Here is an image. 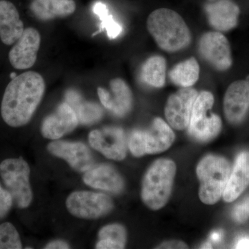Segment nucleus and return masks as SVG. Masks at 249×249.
I'll return each mask as SVG.
<instances>
[{
  "instance_id": "nucleus-30",
  "label": "nucleus",
  "mask_w": 249,
  "mask_h": 249,
  "mask_svg": "<svg viewBox=\"0 0 249 249\" xmlns=\"http://www.w3.org/2000/svg\"><path fill=\"white\" fill-rule=\"evenodd\" d=\"M188 246L181 241H169L162 243L157 249H187Z\"/></svg>"
},
{
  "instance_id": "nucleus-31",
  "label": "nucleus",
  "mask_w": 249,
  "mask_h": 249,
  "mask_svg": "<svg viewBox=\"0 0 249 249\" xmlns=\"http://www.w3.org/2000/svg\"><path fill=\"white\" fill-rule=\"evenodd\" d=\"M46 249H70V246L65 241L55 240L49 242L48 245H46Z\"/></svg>"
},
{
  "instance_id": "nucleus-29",
  "label": "nucleus",
  "mask_w": 249,
  "mask_h": 249,
  "mask_svg": "<svg viewBox=\"0 0 249 249\" xmlns=\"http://www.w3.org/2000/svg\"><path fill=\"white\" fill-rule=\"evenodd\" d=\"M232 217L238 222H243L249 218V196L237 204L232 211Z\"/></svg>"
},
{
  "instance_id": "nucleus-8",
  "label": "nucleus",
  "mask_w": 249,
  "mask_h": 249,
  "mask_svg": "<svg viewBox=\"0 0 249 249\" xmlns=\"http://www.w3.org/2000/svg\"><path fill=\"white\" fill-rule=\"evenodd\" d=\"M201 58L218 71H227L232 63L229 40L219 31L205 33L198 44Z\"/></svg>"
},
{
  "instance_id": "nucleus-11",
  "label": "nucleus",
  "mask_w": 249,
  "mask_h": 249,
  "mask_svg": "<svg viewBox=\"0 0 249 249\" xmlns=\"http://www.w3.org/2000/svg\"><path fill=\"white\" fill-rule=\"evenodd\" d=\"M41 36L35 28L24 29L21 37L9 53L10 64L18 70H27L35 65L40 49Z\"/></svg>"
},
{
  "instance_id": "nucleus-20",
  "label": "nucleus",
  "mask_w": 249,
  "mask_h": 249,
  "mask_svg": "<svg viewBox=\"0 0 249 249\" xmlns=\"http://www.w3.org/2000/svg\"><path fill=\"white\" fill-rule=\"evenodd\" d=\"M249 186V152H242L236 160L227 187L223 193V199L226 202H232Z\"/></svg>"
},
{
  "instance_id": "nucleus-18",
  "label": "nucleus",
  "mask_w": 249,
  "mask_h": 249,
  "mask_svg": "<svg viewBox=\"0 0 249 249\" xmlns=\"http://www.w3.org/2000/svg\"><path fill=\"white\" fill-rule=\"evenodd\" d=\"M85 184L96 189L118 194L124 190V181L120 174L112 167L101 165L85 172Z\"/></svg>"
},
{
  "instance_id": "nucleus-3",
  "label": "nucleus",
  "mask_w": 249,
  "mask_h": 249,
  "mask_svg": "<svg viewBox=\"0 0 249 249\" xmlns=\"http://www.w3.org/2000/svg\"><path fill=\"white\" fill-rule=\"evenodd\" d=\"M177 167L175 162L167 159L156 160L147 170L142 188V202L149 209H162L169 200Z\"/></svg>"
},
{
  "instance_id": "nucleus-24",
  "label": "nucleus",
  "mask_w": 249,
  "mask_h": 249,
  "mask_svg": "<svg viewBox=\"0 0 249 249\" xmlns=\"http://www.w3.org/2000/svg\"><path fill=\"white\" fill-rule=\"evenodd\" d=\"M67 103L76 112L78 122L84 124H91L97 122L103 116V110L97 104L82 102L78 93L71 91L67 93Z\"/></svg>"
},
{
  "instance_id": "nucleus-35",
  "label": "nucleus",
  "mask_w": 249,
  "mask_h": 249,
  "mask_svg": "<svg viewBox=\"0 0 249 249\" xmlns=\"http://www.w3.org/2000/svg\"><path fill=\"white\" fill-rule=\"evenodd\" d=\"M246 80H247V81H249V76H247V78H246Z\"/></svg>"
},
{
  "instance_id": "nucleus-25",
  "label": "nucleus",
  "mask_w": 249,
  "mask_h": 249,
  "mask_svg": "<svg viewBox=\"0 0 249 249\" xmlns=\"http://www.w3.org/2000/svg\"><path fill=\"white\" fill-rule=\"evenodd\" d=\"M20 237L16 227L11 223L5 222L0 225V249H21Z\"/></svg>"
},
{
  "instance_id": "nucleus-15",
  "label": "nucleus",
  "mask_w": 249,
  "mask_h": 249,
  "mask_svg": "<svg viewBox=\"0 0 249 249\" xmlns=\"http://www.w3.org/2000/svg\"><path fill=\"white\" fill-rule=\"evenodd\" d=\"M78 119L73 108L67 102L59 105L55 112L44 119L41 132L46 139L56 140L74 130Z\"/></svg>"
},
{
  "instance_id": "nucleus-19",
  "label": "nucleus",
  "mask_w": 249,
  "mask_h": 249,
  "mask_svg": "<svg viewBox=\"0 0 249 249\" xmlns=\"http://www.w3.org/2000/svg\"><path fill=\"white\" fill-rule=\"evenodd\" d=\"M175 135L170 125L160 118H156L150 129L143 131V146L145 155L161 153L175 142Z\"/></svg>"
},
{
  "instance_id": "nucleus-16",
  "label": "nucleus",
  "mask_w": 249,
  "mask_h": 249,
  "mask_svg": "<svg viewBox=\"0 0 249 249\" xmlns=\"http://www.w3.org/2000/svg\"><path fill=\"white\" fill-rule=\"evenodd\" d=\"M204 10L210 25L219 32L232 30L238 24L240 8L231 0L211 1Z\"/></svg>"
},
{
  "instance_id": "nucleus-34",
  "label": "nucleus",
  "mask_w": 249,
  "mask_h": 249,
  "mask_svg": "<svg viewBox=\"0 0 249 249\" xmlns=\"http://www.w3.org/2000/svg\"><path fill=\"white\" fill-rule=\"evenodd\" d=\"M202 248L205 249H210L211 248V245L209 243V242H206V244H204V245L202 246Z\"/></svg>"
},
{
  "instance_id": "nucleus-14",
  "label": "nucleus",
  "mask_w": 249,
  "mask_h": 249,
  "mask_svg": "<svg viewBox=\"0 0 249 249\" xmlns=\"http://www.w3.org/2000/svg\"><path fill=\"white\" fill-rule=\"evenodd\" d=\"M47 149L52 155L66 160L77 171L85 173L93 168V159L91 151L82 142L58 141L50 142Z\"/></svg>"
},
{
  "instance_id": "nucleus-5",
  "label": "nucleus",
  "mask_w": 249,
  "mask_h": 249,
  "mask_svg": "<svg viewBox=\"0 0 249 249\" xmlns=\"http://www.w3.org/2000/svg\"><path fill=\"white\" fill-rule=\"evenodd\" d=\"M0 176L19 209L30 206L33 199L30 168L22 158L6 159L0 163Z\"/></svg>"
},
{
  "instance_id": "nucleus-23",
  "label": "nucleus",
  "mask_w": 249,
  "mask_h": 249,
  "mask_svg": "<svg viewBox=\"0 0 249 249\" xmlns=\"http://www.w3.org/2000/svg\"><path fill=\"white\" fill-rule=\"evenodd\" d=\"M199 65L196 58L187 59L177 64L169 72L172 83L180 88H192L199 78Z\"/></svg>"
},
{
  "instance_id": "nucleus-1",
  "label": "nucleus",
  "mask_w": 249,
  "mask_h": 249,
  "mask_svg": "<svg viewBox=\"0 0 249 249\" xmlns=\"http://www.w3.org/2000/svg\"><path fill=\"white\" fill-rule=\"evenodd\" d=\"M45 92V80L37 72H24L14 77L3 95V120L13 127L25 125L32 119Z\"/></svg>"
},
{
  "instance_id": "nucleus-27",
  "label": "nucleus",
  "mask_w": 249,
  "mask_h": 249,
  "mask_svg": "<svg viewBox=\"0 0 249 249\" xmlns=\"http://www.w3.org/2000/svg\"><path fill=\"white\" fill-rule=\"evenodd\" d=\"M94 11L98 16L101 17L105 29L107 30V35L111 39L116 38L122 32V27L119 23L114 21L112 16L108 14V11L106 5L98 2L95 5Z\"/></svg>"
},
{
  "instance_id": "nucleus-13",
  "label": "nucleus",
  "mask_w": 249,
  "mask_h": 249,
  "mask_svg": "<svg viewBox=\"0 0 249 249\" xmlns=\"http://www.w3.org/2000/svg\"><path fill=\"white\" fill-rule=\"evenodd\" d=\"M249 109V82L237 80L228 88L224 98L226 119L231 124H240Z\"/></svg>"
},
{
  "instance_id": "nucleus-22",
  "label": "nucleus",
  "mask_w": 249,
  "mask_h": 249,
  "mask_svg": "<svg viewBox=\"0 0 249 249\" xmlns=\"http://www.w3.org/2000/svg\"><path fill=\"white\" fill-rule=\"evenodd\" d=\"M166 61L163 56L153 55L142 64L141 80L152 88H163L166 78Z\"/></svg>"
},
{
  "instance_id": "nucleus-4",
  "label": "nucleus",
  "mask_w": 249,
  "mask_h": 249,
  "mask_svg": "<svg viewBox=\"0 0 249 249\" xmlns=\"http://www.w3.org/2000/svg\"><path fill=\"white\" fill-rule=\"evenodd\" d=\"M229 160L220 156L208 155L196 167L199 199L205 204H216L223 196L231 174Z\"/></svg>"
},
{
  "instance_id": "nucleus-7",
  "label": "nucleus",
  "mask_w": 249,
  "mask_h": 249,
  "mask_svg": "<svg viewBox=\"0 0 249 249\" xmlns=\"http://www.w3.org/2000/svg\"><path fill=\"white\" fill-rule=\"evenodd\" d=\"M69 212L78 218L93 219L106 215L113 209L112 199L103 193L90 191L72 193L66 201Z\"/></svg>"
},
{
  "instance_id": "nucleus-2",
  "label": "nucleus",
  "mask_w": 249,
  "mask_h": 249,
  "mask_svg": "<svg viewBox=\"0 0 249 249\" xmlns=\"http://www.w3.org/2000/svg\"><path fill=\"white\" fill-rule=\"evenodd\" d=\"M147 28L159 47L168 53L179 52L191 44L189 28L173 10L162 8L154 11L147 18Z\"/></svg>"
},
{
  "instance_id": "nucleus-12",
  "label": "nucleus",
  "mask_w": 249,
  "mask_h": 249,
  "mask_svg": "<svg viewBox=\"0 0 249 249\" xmlns=\"http://www.w3.org/2000/svg\"><path fill=\"white\" fill-rule=\"evenodd\" d=\"M110 91L98 88V95L106 109L119 117H124L132 109L133 95L127 83L121 78H114L109 83Z\"/></svg>"
},
{
  "instance_id": "nucleus-10",
  "label": "nucleus",
  "mask_w": 249,
  "mask_h": 249,
  "mask_svg": "<svg viewBox=\"0 0 249 249\" xmlns=\"http://www.w3.org/2000/svg\"><path fill=\"white\" fill-rule=\"evenodd\" d=\"M89 142L95 150L108 159L124 160L127 154V142L124 130L119 127H106L90 132Z\"/></svg>"
},
{
  "instance_id": "nucleus-28",
  "label": "nucleus",
  "mask_w": 249,
  "mask_h": 249,
  "mask_svg": "<svg viewBox=\"0 0 249 249\" xmlns=\"http://www.w3.org/2000/svg\"><path fill=\"white\" fill-rule=\"evenodd\" d=\"M14 199L9 191L0 185V219L5 217L12 206Z\"/></svg>"
},
{
  "instance_id": "nucleus-33",
  "label": "nucleus",
  "mask_w": 249,
  "mask_h": 249,
  "mask_svg": "<svg viewBox=\"0 0 249 249\" xmlns=\"http://www.w3.org/2000/svg\"><path fill=\"white\" fill-rule=\"evenodd\" d=\"M222 235L223 232L222 231H214L211 235V240L214 241V242H219L222 239Z\"/></svg>"
},
{
  "instance_id": "nucleus-9",
  "label": "nucleus",
  "mask_w": 249,
  "mask_h": 249,
  "mask_svg": "<svg viewBox=\"0 0 249 249\" xmlns=\"http://www.w3.org/2000/svg\"><path fill=\"white\" fill-rule=\"evenodd\" d=\"M197 91L193 88H181L170 95L165 107V116L168 124L177 130H183L189 125L193 105Z\"/></svg>"
},
{
  "instance_id": "nucleus-26",
  "label": "nucleus",
  "mask_w": 249,
  "mask_h": 249,
  "mask_svg": "<svg viewBox=\"0 0 249 249\" xmlns=\"http://www.w3.org/2000/svg\"><path fill=\"white\" fill-rule=\"evenodd\" d=\"M98 238L110 241L119 245L121 249H124L127 240V232L120 224H109L101 229L98 232Z\"/></svg>"
},
{
  "instance_id": "nucleus-6",
  "label": "nucleus",
  "mask_w": 249,
  "mask_h": 249,
  "mask_svg": "<svg viewBox=\"0 0 249 249\" xmlns=\"http://www.w3.org/2000/svg\"><path fill=\"white\" fill-rule=\"evenodd\" d=\"M213 104V95L209 91H201L195 101L188 127L189 134L196 141L209 142L221 132L220 117L213 113L209 114Z\"/></svg>"
},
{
  "instance_id": "nucleus-17",
  "label": "nucleus",
  "mask_w": 249,
  "mask_h": 249,
  "mask_svg": "<svg viewBox=\"0 0 249 249\" xmlns=\"http://www.w3.org/2000/svg\"><path fill=\"white\" fill-rule=\"evenodd\" d=\"M24 30L16 6L7 0H0V40L7 46L14 45Z\"/></svg>"
},
{
  "instance_id": "nucleus-21",
  "label": "nucleus",
  "mask_w": 249,
  "mask_h": 249,
  "mask_svg": "<svg viewBox=\"0 0 249 249\" xmlns=\"http://www.w3.org/2000/svg\"><path fill=\"white\" fill-rule=\"evenodd\" d=\"M76 9L74 0H33L30 4L32 14L42 22L69 17Z\"/></svg>"
},
{
  "instance_id": "nucleus-32",
  "label": "nucleus",
  "mask_w": 249,
  "mask_h": 249,
  "mask_svg": "<svg viewBox=\"0 0 249 249\" xmlns=\"http://www.w3.org/2000/svg\"><path fill=\"white\" fill-rule=\"evenodd\" d=\"M237 249H249V239L242 238L237 242L235 246Z\"/></svg>"
}]
</instances>
